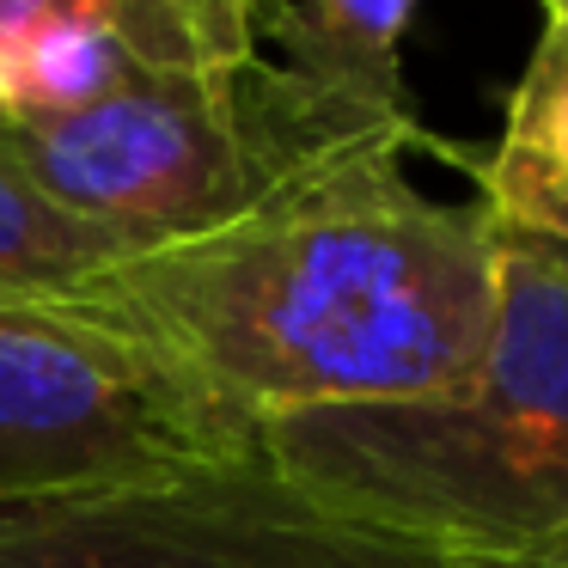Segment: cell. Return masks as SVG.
Wrapping results in <instances>:
<instances>
[{
	"instance_id": "5",
	"label": "cell",
	"mask_w": 568,
	"mask_h": 568,
	"mask_svg": "<svg viewBox=\"0 0 568 568\" xmlns=\"http://www.w3.org/2000/svg\"><path fill=\"white\" fill-rule=\"evenodd\" d=\"M0 568H422L336 526L270 453L141 489L0 507Z\"/></svg>"
},
{
	"instance_id": "10",
	"label": "cell",
	"mask_w": 568,
	"mask_h": 568,
	"mask_svg": "<svg viewBox=\"0 0 568 568\" xmlns=\"http://www.w3.org/2000/svg\"><path fill=\"white\" fill-rule=\"evenodd\" d=\"M501 233H507V226H501ZM514 239H519V245H531L544 263H556V270L568 275V202H562V209H550L544 221H531L526 233H514Z\"/></svg>"
},
{
	"instance_id": "9",
	"label": "cell",
	"mask_w": 568,
	"mask_h": 568,
	"mask_svg": "<svg viewBox=\"0 0 568 568\" xmlns=\"http://www.w3.org/2000/svg\"><path fill=\"white\" fill-rule=\"evenodd\" d=\"M80 7H92V0H0V50H13L19 38L80 13Z\"/></svg>"
},
{
	"instance_id": "13",
	"label": "cell",
	"mask_w": 568,
	"mask_h": 568,
	"mask_svg": "<svg viewBox=\"0 0 568 568\" xmlns=\"http://www.w3.org/2000/svg\"><path fill=\"white\" fill-rule=\"evenodd\" d=\"M556 7H562V0H544V13H556Z\"/></svg>"
},
{
	"instance_id": "4",
	"label": "cell",
	"mask_w": 568,
	"mask_h": 568,
	"mask_svg": "<svg viewBox=\"0 0 568 568\" xmlns=\"http://www.w3.org/2000/svg\"><path fill=\"white\" fill-rule=\"evenodd\" d=\"M251 453L257 434L68 300L0 306V507L172 483Z\"/></svg>"
},
{
	"instance_id": "2",
	"label": "cell",
	"mask_w": 568,
	"mask_h": 568,
	"mask_svg": "<svg viewBox=\"0 0 568 568\" xmlns=\"http://www.w3.org/2000/svg\"><path fill=\"white\" fill-rule=\"evenodd\" d=\"M263 453L318 514L416 562H514L568 538V275L501 233L495 324L465 379L275 422Z\"/></svg>"
},
{
	"instance_id": "7",
	"label": "cell",
	"mask_w": 568,
	"mask_h": 568,
	"mask_svg": "<svg viewBox=\"0 0 568 568\" xmlns=\"http://www.w3.org/2000/svg\"><path fill=\"white\" fill-rule=\"evenodd\" d=\"M416 0H270L257 43L287 74L343 92L373 111H409L404 92V31Z\"/></svg>"
},
{
	"instance_id": "6",
	"label": "cell",
	"mask_w": 568,
	"mask_h": 568,
	"mask_svg": "<svg viewBox=\"0 0 568 568\" xmlns=\"http://www.w3.org/2000/svg\"><path fill=\"white\" fill-rule=\"evenodd\" d=\"M446 153L465 160V172L477 178V209L507 233H526L568 202V0L544 19V38L531 43L507 92L501 141L489 153Z\"/></svg>"
},
{
	"instance_id": "12",
	"label": "cell",
	"mask_w": 568,
	"mask_h": 568,
	"mask_svg": "<svg viewBox=\"0 0 568 568\" xmlns=\"http://www.w3.org/2000/svg\"><path fill=\"white\" fill-rule=\"evenodd\" d=\"M239 7L251 13V26H263V13H270V0H239Z\"/></svg>"
},
{
	"instance_id": "3",
	"label": "cell",
	"mask_w": 568,
	"mask_h": 568,
	"mask_svg": "<svg viewBox=\"0 0 568 568\" xmlns=\"http://www.w3.org/2000/svg\"><path fill=\"white\" fill-rule=\"evenodd\" d=\"M416 111H373L287 74L270 55L153 74L74 116H7L0 153L129 251L190 245L275 190L367 148H416Z\"/></svg>"
},
{
	"instance_id": "1",
	"label": "cell",
	"mask_w": 568,
	"mask_h": 568,
	"mask_svg": "<svg viewBox=\"0 0 568 568\" xmlns=\"http://www.w3.org/2000/svg\"><path fill=\"white\" fill-rule=\"evenodd\" d=\"M495 287L489 214L428 196L404 172V148H367L209 239L111 263L68 306L263 440L312 409L458 385L489 343Z\"/></svg>"
},
{
	"instance_id": "11",
	"label": "cell",
	"mask_w": 568,
	"mask_h": 568,
	"mask_svg": "<svg viewBox=\"0 0 568 568\" xmlns=\"http://www.w3.org/2000/svg\"><path fill=\"white\" fill-rule=\"evenodd\" d=\"M422 568H568V538L544 544V550H526L514 562H422Z\"/></svg>"
},
{
	"instance_id": "8",
	"label": "cell",
	"mask_w": 568,
	"mask_h": 568,
	"mask_svg": "<svg viewBox=\"0 0 568 568\" xmlns=\"http://www.w3.org/2000/svg\"><path fill=\"white\" fill-rule=\"evenodd\" d=\"M135 257L116 233L55 209L7 153H0V306L68 300L99 270Z\"/></svg>"
}]
</instances>
